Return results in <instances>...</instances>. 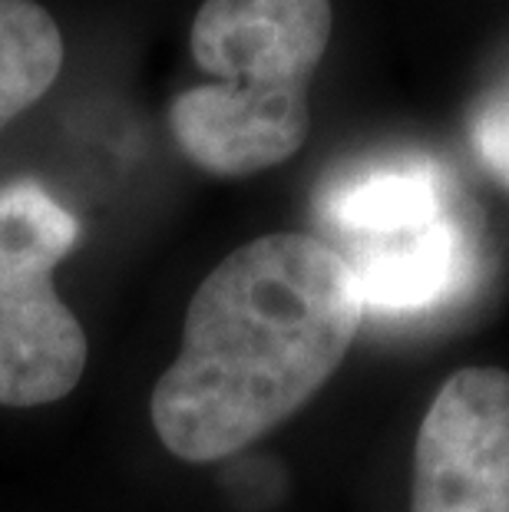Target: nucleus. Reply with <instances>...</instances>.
I'll list each match as a JSON object with an SVG mask.
<instances>
[{
  "instance_id": "nucleus-1",
  "label": "nucleus",
  "mask_w": 509,
  "mask_h": 512,
  "mask_svg": "<svg viewBox=\"0 0 509 512\" xmlns=\"http://www.w3.org/2000/svg\"><path fill=\"white\" fill-rule=\"evenodd\" d=\"M364 304L348 261L314 235L255 238L192 294L182 347L153 387V427L186 463L242 453L328 384Z\"/></svg>"
},
{
  "instance_id": "nucleus-2",
  "label": "nucleus",
  "mask_w": 509,
  "mask_h": 512,
  "mask_svg": "<svg viewBox=\"0 0 509 512\" xmlns=\"http://www.w3.org/2000/svg\"><path fill=\"white\" fill-rule=\"evenodd\" d=\"M331 20V0H205L189 47L209 80L169 106L182 156L222 179L295 156L311 129V76Z\"/></svg>"
},
{
  "instance_id": "nucleus-3",
  "label": "nucleus",
  "mask_w": 509,
  "mask_h": 512,
  "mask_svg": "<svg viewBox=\"0 0 509 512\" xmlns=\"http://www.w3.org/2000/svg\"><path fill=\"white\" fill-rule=\"evenodd\" d=\"M77 242V215L40 182L0 189V407H43L80 384L86 334L53 288Z\"/></svg>"
},
{
  "instance_id": "nucleus-4",
  "label": "nucleus",
  "mask_w": 509,
  "mask_h": 512,
  "mask_svg": "<svg viewBox=\"0 0 509 512\" xmlns=\"http://www.w3.org/2000/svg\"><path fill=\"white\" fill-rule=\"evenodd\" d=\"M410 512H509V374L443 380L417 433Z\"/></svg>"
},
{
  "instance_id": "nucleus-5",
  "label": "nucleus",
  "mask_w": 509,
  "mask_h": 512,
  "mask_svg": "<svg viewBox=\"0 0 509 512\" xmlns=\"http://www.w3.org/2000/svg\"><path fill=\"white\" fill-rule=\"evenodd\" d=\"M361 291L364 314L381 321L424 318L473 285L476 248L457 215L338 252Z\"/></svg>"
},
{
  "instance_id": "nucleus-6",
  "label": "nucleus",
  "mask_w": 509,
  "mask_h": 512,
  "mask_svg": "<svg viewBox=\"0 0 509 512\" xmlns=\"http://www.w3.org/2000/svg\"><path fill=\"white\" fill-rule=\"evenodd\" d=\"M450 212L447 179L424 156L361 162L338 172L318 192V219L344 245L410 232Z\"/></svg>"
},
{
  "instance_id": "nucleus-7",
  "label": "nucleus",
  "mask_w": 509,
  "mask_h": 512,
  "mask_svg": "<svg viewBox=\"0 0 509 512\" xmlns=\"http://www.w3.org/2000/svg\"><path fill=\"white\" fill-rule=\"evenodd\" d=\"M63 34L37 0H0V129L50 93Z\"/></svg>"
},
{
  "instance_id": "nucleus-8",
  "label": "nucleus",
  "mask_w": 509,
  "mask_h": 512,
  "mask_svg": "<svg viewBox=\"0 0 509 512\" xmlns=\"http://www.w3.org/2000/svg\"><path fill=\"white\" fill-rule=\"evenodd\" d=\"M470 143L483 169L509 189V73L476 96L470 110Z\"/></svg>"
}]
</instances>
